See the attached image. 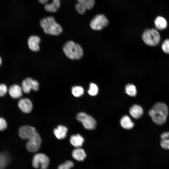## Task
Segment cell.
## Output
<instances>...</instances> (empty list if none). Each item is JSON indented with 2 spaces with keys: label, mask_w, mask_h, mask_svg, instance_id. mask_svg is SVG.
<instances>
[{
  "label": "cell",
  "mask_w": 169,
  "mask_h": 169,
  "mask_svg": "<svg viewBox=\"0 0 169 169\" xmlns=\"http://www.w3.org/2000/svg\"><path fill=\"white\" fill-rule=\"evenodd\" d=\"M18 134L21 138L28 139L26 147L28 151L35 152L39 149L41 139L34 127L29 125L22 126L19 128Z\"/></svg>",
  "instance_id": "1"
},
{
  "label": "cell",
  "mask_w": 169,
  "mask_h": 169,
  "mask_svg": "<svg viewBox=\"0 0 169 169\" xmlns=\"http://www.w3.org/2000/svg\"><path fill=\"white\" fill-rule=\"evenodd\" d=\"M168 113L167 105L164 103L158 102L154 104L149 111L148 114L154 123L161 125L166 122Z\"/></svg>",
  "instance_id": "2"
},
{
  "label": "cell",
  "mask_w": 169,
  "mask_h": 169,
  "mask_svg": "<svg viewBox=\"0 0 169 169\" xmlns=\"http://www.w3.org/2000/svg\"><path fill=\"white\" fill-rule=\"evenodd\" d=\"M40 24L44 33L46 34L57 36L61 34L62 32L61 27L55 21L54 18L52 16L42 19L40 22Z\"/></svg>",
  "instance_id": "3"
},
{
  "label": "cell",
  "mask_w": 169,
  "mask_h": 169,
  "mask_svg": "<svg viewBox=\"0 0 169 169\" xmlns=\"http://www.w3.org/2000/svg\"><path fill=\"white\" fill-rule=\"evenodd\" d=\"M63 50L66 55L73 60L79 59L83 55V51L80 46L71 40L64 44Z\"/></svg>",
  "instance_id": "4"
},
{
  "label": "cell",
  "mask_w": 169,
  "mask_h": 169,
  "mask_svg": "<svg viewBox=\"0 0 169 169\" xmlns=\"http://www.w3.org/2000/svg\"><path fill=\"white\" fill-rule=\"evenodd\" d=\"M142 38L145 43L151 46H155L159 43L161 37L157 30L154 28L147 29L143 32Z\"/></svg>",
  "instance_id": "5"
},
{
  "label": "cell",
  "mask_w": 169,
  "mask_h": 169,
  "mask_svg": "<svg viewBox=\"0 0 169 169\" xmlns=\"http://www.w3.org/2000/svg\"><path fill=\"white\" fill-rule=\"evenodd\" d=\"M76 118L87 130H93L96 127V123L95 120L92 116L85 113L81 112L78 113L77 115Z\"/></svg>",
  "instance_id": "6"
},
{
  "label": "cell",
  "mask_w": 169,
  "mask_h": 169,
  "mask_svg": "<svg viewBox=\"0 0 169 169\" xmlns=\"http://www.w3.org/2000/svg\"><path fill=\"white\" fill-rule=\"evenodd\" d=\"M109 21L108 19L104 14H100L96 15L92 20L90 26L94 30H100L108 25Z\"/></svg>",
  "instance_id": "7"
},
{
  "label": "cell",
  "mask_w": 169,
  "mask_h": 169,
  "mask_svg": "<svg viewBox=\"0 0 169 169\" xmlns=\"http://www.w3.org/2000/svg\"><path fill=\"white\" fill-rule=\"evenodd\" d=\"M33 166L36 169L47 168L49 163V157L44 154L38 153L34 156L32 161Z\"/></svg>",
  "instance_id": "8"
},
{
  "label": "cell",
  "mask_w": 169,
  "mask_h": 169,
  "mask_svg": "<svg viewBox=\"0 0 169 169\" xmlns=\"http://www.w3.org/2000/svg\"><path fill=\"white\" fill-rule=\"evenodd\" d=\"M21 88L25 93H28L31 89L37 91L38 89L39 84L37 80H33L30 77H28L22 81Z\"/></svg>",
  "instance_id": "9"
},
{
  "label": "cell",
  "mask_w": 169,
  "mask_h": 169,
  "mask_svg": "<svg viewBox=\"0 0 169 169\" xmlns=\"http://www.w3.org/2000/svg\"><path fill=\"white\" fill-rule=\"evenodd\" d=\"M38 1L44 5L45 9L48 12L55 13L60 7V0H38Z\"/></svg>",
  "instance_id": "10"
},
{
  "label": "cell",
  "mask_w": 169,
  "mask_h": 169,
  "mask_svg": "<svg viewBox=\"0 0 169 169\" xmlns=\"http://www.w3.org/2000/svg\"><path fill=\"white\" fill-rule=\"evenodd\" d=\"M18 105L21 111L26 113L31 112L33 108L31 101L27 98L20 99L18 102Z\"/></svg>",
  "instance_id": "11"
},
{
  "label": "cell",
  "mask_w": 169,
  "mask_h": 169,
  "mask_svg": "<svg viewBox=\"0 0 169 169\" xmlns=\"http://www.w3.org/2000/svg\"><path fill=\"white\" fill-rule=\"evenodd\" d=\"M40 42V39L39 37L36 35H32L28 38V44L31 50L37 52L39 50V44Z\"/></svg>",
  "instance_id": "12"
},
{
  "label": "cell",
  "mask_w": 169,
  "mask_h": 169,
  "mask_svg": "<svg viewBox=\"0 0 169 169\" xmlns=\"http://www.w3.org/2000/svg\"><path fill=\"white\" fill-rule=\"evenodd\" d=\"M10 95L13 99H18L22 95L23 90L19 85L14 84L11 86L8 89Z\"/></svg>",
  "instance_id": "13"
},
{
  "label": "cell",
  "mask_w": 169,
  "mask_h": 169,
  "mask_svg": "<svg viewBox=\"0 0 169 169\" xmlns=\"http://www.w3.org/2000/svg\"><path fill=\"white\" fill-rule=\"evenodd\" d=\"M129 112L133 118L138 119L140 118L143 115V110L140 105L135 104L130 108Z\"/></svg>",
  "instance_id": "14"
},
{
  "label": "cell",
  "mask_w": 169,
  "mask_h": 169,
  "mask_svg": "<svg viewBox=\"0 0 169 169\" xmlns=\"http://www.w3.org/2000/svg\"><path fill=\"white\" fill-rule=\"evenodd\" d=\"M68 132V129L65 126L59 125L54 130V133L58 139H63L65 138Z\"/></svg>",
  "instance_id": "15"
},
{
  "label": "cell",
  "mask_w": 169,
  "mask_h": 169,
  "mask_svg": "<svg viewBox=\"0 0 169 169\" xmlns=\"http://www.w3.org/2000/svg\"><path fill=\"white\" fill-rule=\"evenodd\" d=\"M84 141V139L82 136L79 134L73 135L70 138L71 144L76 148L80 147Z\"/></svg>",
  "instance_id": "16"
},
{
  "label": "cell",
  "mask_w": 169,
  "mask_h": 169,
  "mask_svg": "<svg viewBox=\"0 0 169 169\" xmlns=\"http://www.w3.org/2000/svg\"><path fill=\"white\" fill-rule=\"evenodd\" d=\"M72 155L73 158L78 161H83L86 157L85 151L80 147L76 148L74 149Z\"/></svg>",
  "instance_id": "17"
},
{
  "label": "cell",
  "mask_w": 169,
  "mask_h": 169,
  "mask_svg": "<svg viewBox=\"0 0 169 169\" xmlns=\"http://www.w3.org/2000/svg\"><path fill=\"white\" fill-rule=\"evenodd\" d=\"M155 26L156 29L162 30L167 27V24L166 20L163 17L158 16L154 20Z\"/></svg>",
  "instance_id": "18"
},
{
  "label": "cell",
  "mask_w": 169,
  "mask_h": 169,
  "mask_svg": "<svg viewBox=\"0 0 169 169\" xmlns=\"http://www.w3.org/2000/svg\"><path fill=\"white\" fill-rule=\"evenodd\" d=\"M120 122L121 126L125 129H131L134 126V123L127 115H124L121 118Z\"/></svg>",
  "instance_id": "19"
},
{
  "label": "cell",
  "mask_w": 169,
  "mask_h": 169,
  "mask_svg": "<svg viewBox=\"0 0 169 169\" xmlns=\"http://www.w3.org/2000/svg\"><path fill=\"white\" fill-rule=\"evenodd\" d=\"M10 161L9 155L6 152H0V169H4L8 165Z\"/></svg>",
  "instance_id": "20"
},
{
  "label": "cell",
  "mask_w": 169,
  "mask_h": 169,
  "mask_svg": "<svg viewBox=\"0 0 169 169\" xmlns=\"http://www.w3.org/2000/svg\"><path fill=\"white\" fill-rule=\"evenodd\" d=\"M125 93L128 95L134 97L137 94V90L136 86L132 84H127L125 87Z\"/></svg>",
  "instance_id": "21"
},
{
  "label": "cell",
  "mask_w": 169,
  "mask_h": 169,
  "mask_svg": "<svg viewBox=\"0 0 169 169\" xmlns=\"http://www.w3.org/2000/svg\"><path fill=\"white\" fill-rule=\"evenodd\" d=\"M84 89L80 86H74L72 88V93L75 97H79L84 93Z\"/></svg>",
  "instance_id": "22"
},
{
  "label": "cell",
  "mask_w": 169,
  "mask_h": 169,
  "mask_svg": "<svg viewBox=\"0 0 169 169\" xmlns=\"http://www.w3.org/2000/svg\"><path fill=\"white\" fill-rule=\"evenodd\" d=\"M98 92V89L97 85L94 83H91L88 91V93L91 96H94L97 95Z\"/></svg>",
  "instance_id": "23"
},
{
  "label": "cell",
  "mask_w": 169,
  "mask_h": 169,
  "mask_svg": "<svg viewBox=\"0 0 169 169\" xmlns=\"http://www.w3.org/2000/svg\"><path fill=\"white\" fill-rule=\"evenodd\" d=\"M75 8L77 12L80 14H83L86 12V8L81 3L77 2L75 5Z\"/></svg>",
  "instance_id": "24"
},
{
  "label": "cell",
  "mask_w": 169,
  "mask_h": 169,
  "mask_svg": "<svg viewBox=\"0 0 169 169\" xmlns=\"http://www.w3.org/2000/svg\"><path fill=\"white\" fill-rule=\"evenodd\" d=\"M74 166L73 162L70 161H66L64 163L60 165L57 169H70Z\"/></svg>",
  "instance_id": "25"
},
{
  "label": "cell",
  "mask_w": 169,
  "mask_h": 169,
  "mask_svg": "<svg viewBox=\"0 0 169 169\" xmlns=\"http://www.w3.org/2000/svg\"><path fill=\"white\" fill-rule=\"evenodd\" d=\"M80 3L84 5L87 9L90 10L95 5V0H83Z\"/></svg>",
  "instance_id": "26"
},
{
  "label": "cell",
  "mask_w": 169,
  "mask_h": 169,
  "mask_svg": "<svg viewBox=\"0 0 169 169\" xmlns=\"http://www.w3.org/2000/svg\"><path fill=\"white\" fill-rule=\"evenodd\" d=\"M161 48L165 53L169 54V39H166L163 42Z\"/></svg>",
  "instance_id": "27"
},
{
  "label": "cell",
  "mask_w": 169,
  "mask_h": 169,
  "mask_svg": "<svg viewBox=\"0 0 169 169\" xmlns=\"http://www.w3.org/2000/svg\"><path fill=\"white\" fill-rule=\"evenodd\" d=\"M160 144L161 147L163 149L169 150V138L161 139Z\"/></svg>",
  "instance_id": "28"
},
{
  "label": "cell",
  "mask_w": 169,
  "mask_h": 169,
  "mask_svg": "<svg viewBox=\"0 0 169 169\" xmlns=\"http://www.w3.org/2000/svg\"><path fill=\"white\" fill-rule=\"evenodd\" d=\"M8 91L7 86L4 84H0V97H3L7 94Z\"/></svg>",
  "instance_id": "29"
},
{
  "label": "cell",
  "mask_w": 169,
  "mask_h": 169,
  "mask_svg": "<svg viewBox=\"0 0 169 169\" xmlns=\"http://www.w3.org/2000/svg\"><path fill=\"white\" fill-rule=\"evenodd\" d=\"M7 123L5 120L0 117V131H3L5 130L7 127Z\"/></svg>",
  "instance_id": "30"
},
{
  "label": "cell",
  "mask_w": 169,
  "mask_h": 169,
  "mask_svg": "<svg viewBox=\"0 0 169 169\" xmlns=\"http://www.w3.org/2000/svg\"><path fill=\"white\" fill-rule=\"evenodd\" d=\"M161 139H164L169 138V131H166L162 133L161 136Z\"/></svg>",
  "instance_id": "31"
},
{
  "label": "cell",
  "mask_w": 169,
  "mask_h": 169,
  "mask_svg": "<svg viewBox=\"0 0 169 169\" xmlns=\"http://www.w3.org/2000/svg\"><path fill=\"white\" fill-rule=\"evenodd\" d=\"M2 59L1 57H0V66L2 65Z\"/></svg>",
  "instance_id": "32"
},
{
  "label": "cell",
  "mask_w": 169,
  "mask_h": 169,
  "mask_svg": "<svg viewBox=\"0 0 169 169\" xmlns=\"http://www.w3.org/2000/svg\"><path fill=\"white\" fill-rule=\"evenodd\" d=\"M78 2H82L83 0H76Z\"/></svg>",
  "instance_id": "33"
},
{
  "label": "cell",
  "mask_w": 169,
  "mask_h": 169,
  "mask_svg": "<svg viewBox=\"0 0 169 169\" xmlns=\"http://www.w3.org/2000/svg\"><path fill=\"white\" fill-rule=\"evenodd\" d=\"M40 169H47V168H41Z\"/></svg>",
  "instance_id": "34"
}]
</instances>
